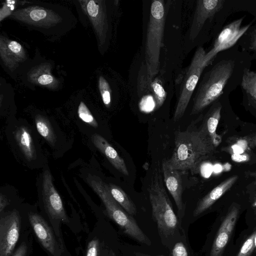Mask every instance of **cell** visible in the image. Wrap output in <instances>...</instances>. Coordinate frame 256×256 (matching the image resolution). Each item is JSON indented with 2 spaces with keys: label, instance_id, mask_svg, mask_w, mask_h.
<instances>
[{
  "label": "cell",
  "instance_id": "obj_2",
  "mask_svg": "<svg viewBox=\"0 0 256 256\" xmlns=\"http://www.w3.org/2000/svg\"><path fill=\"white\" fill-rule=\"evenodd\" d=\"M148 190L152 216L162 240H170L178 232L180 222L164 187L162 176L154 171Z\"/></svg>",
  "mask_w": 256,
  "mask_h": 256
},
{
  "label": "cell",
  "instance_id": "obj_34",
  "mask_svg": "<svg viewBox=\"0 0 256 256\" xmlns=\"http://www.w3.org/2000/svg\"><path fill=\"white\" fill-rule=\"evenodd\" d=\"M246 139L251 146L256 147V133L246 136Z\"/></svg>",
  "mask_w": 256,
  "mask_h": 256
},
{
  "label": "cell",
  "instance_id": "obj_15",
  "mask_svg": "<svg viewBox=\"0 0 256 256\" xmlns=\"http://www.w3.org/2000/svg\"><path fill=\"white\" fill-rule=\"evenodd\" d=\"M162 170L166 186L174 200L179 216L182 218L184 215V207L182 199V182L179 171L172 168L166 160L163 162Z\"/></svg>",
  "mask_w": 256,
  "mask_h": 256
},
{
  "label": "cell",
  "instance_id": "obj_9",
  "mask_svg": "<svg viewBox=\"0 0 256 256\" xmlns=\"http://www.w3.org/2000/svg\"><path fill=\"white\" fill-rule=\"evenodd\" d=\"M42 196L44 206L49 215L54 219L68 222V218L61 198L56 189L52 178L48 170L43 174Z\"/></svg>",
  "mask_w": 256,
  "mask_h": 256
},
{
  "label": "cell",
  "instance_id": "obj_10",
  "mask_svg": "<svg viewBox=\"0 0 256 256\" xmlns=\"http://www.w3.org/2000/svg\"><path fill=\"white\" fill-rule=\"evenodd\" d=\"M242 20V18L234 20L222 30L216 39L213 48L205 55L204 64L206 67L212 62L219 52L234 44L248 28L249 25L240 28Z\"/></svg>",
  "mask_w": 256,
  "mask_h": 256
},
{
  "label": "cell",
  "instance_id": "obj_36",
  "mask_svg": "<svg viewBox=\"0 0 256 256\" xmlns=\"http://www.w3.org/2000/svg\"><path fill=\"white\" fill-rule=\"evenodd\" d=\"M250 200L252 206V208H256V191L251 192Z\"/></svg>",
  "mask_w": 256,
  "mask_h": 256
},
{
  "label": "cell",
  "instance_id": "obj_1",
  "mask_svg": "<svg viewBox=\"0 0 256 256\" xmlns=\"http://www.w3.org/2000/svg\"><path fill=\"white\" fill-rule=\"evenodd\" d=\"M174 144L168 163L178 171L190 170L193 174L199 172L202 163L212 158L216 150L204 124L198 130L177 132Z\"/></svg>",
  "mask_w": 256,
  "mask_h": 256
},
{
  "label": "cell",
  "instance_id": "obj_31",
  "mask_svg": "<svg viewBox=\"0 0 256 256\" xmlns=\"http://www.w3.org/2000/svg\"><path fill=\"white\" fill-rule=\"evenodd\" d=\"M27 246L24 242H22L18 248L12 256H26Z\"/></svg>",
  "mask_w": 256,
  "mask_h": 256
},
{
  "label": "cell",
  "instance_id": "obj_4",
  "mask_svg": "<svg viewBox=\"0 0 256 256\" xmlns=\"http://www.w3.org/2000/svg\"><path fill=\"white\" fill-rule=\"evenodd\" d=\"M165 19L164 1L153 0L150 6L145 47V60L148 82L153 79L160 70V50L162 46Z\"/></svg>",
  "mask_w": 256,
  "mask_h": 256
},
{
  "label": "cell",
  "instance_id": "obj_21",
  "mask_svg": "<svg viewBox=\"0 0 256 256\" xmlns=\"http://www.w3.org/2000/svg\"><path fill=\"white\" fill-rule=\"evenodd\" d=\"M108 186L110 194L116 202L130 215H136V206L124 191L113 184H109Z\"/></svg>",
  "mask_w": 256,
  "mask_h": 256
},
{
  "label": "cell",
  "instance_id": "obj_30",
  "mask_svg": "<svg viewBox=\"0 0 256 256\" xmlns=\"http://www.w3.org/2000/svg\"><path fill=\"white\" fill-rule=\"evenodd\" d=\"M38 75L37 82L41 85L50 86L54 82V78L48 72H44L43 74H38Z\"/></svg>",
  "mask_w": 256,
  "mask_h": 256
},
{
  "label": "cell",
  "instance_id": "obj_28",
  "mask_svg": "<svg viewBox=\"0 0 256 256\" xmlns=\"http://www.w3.org/2000/svg\"><path fill=\"white\" fill-rule=\"evenodd\" d=\"M172 256H190L186 245L182 241L178 242L172 250Z\"/></svg>",
  "mask_w": 256,
  "mask_h": 256
},
{
  "label": "cell",
  "instance_id": "obj_32",
  "mask_svg": "<svg viewBox=\"0 0 256 256\" xmlns=\"http://www.w3.org/2000/svg\"><path fill=\"white\" fill-rule=\"evenodd\" d=\"M247 173L248 176L252 178L254 180L252 182L248 185V188L250 192L256 191V171L249 172Z\"/></svg>",
  "mask_w": 256,
  "mask_h": 256
},
{
  "label": "cell",
  "instance_id": "obj_17",
  "mask_svg": "<svg viewBox=\"0 0 256 256\" xmlns=\"http://www.w3.org/2000/svg\"><path fill=\"white\" fill-rule=\"evenodd\" d=\"M238 179V176H232L214 188L198 202L193 212L194 216H198L208 210L217 200L230 190Z\"/></svg>",
  "mask_w": 256,
  "mask_h": 256
},
{
  "label": "cell",
  "instance_id": "obj_27",
  "mask_svg": "<svg viewBox=\"0 0 256 256\" xmlns=\"http://www.w3.org/2000/svg\"><path fill=\"white\" fill-rule=\"evenodd\" d=\"M255 233H252L248 236L242 244L237 256H250L254 248Z\"/></svg>",
  "mask_w": 256,
  "mask_h": 256
},
{
  "label": "cell",
  "instance_id": "obj_23",
  "mask_svg": "<svg viewBox=\"0 0 256 256\" xmlns=\"http://www.w3.org/2000/svg\"><path fill=\"white\" fill-rule=\"evenodd\" d=\"M241 84L243 89L256 103V72L246 69Z\"/></svg>",
  "mask_w": 256,
  "mask_h": 256
},
{
  "label": "cell",
  "instance_id": "obj_19",
  "mask_svg": "<svg viewBox=\"0 0 256 256\" xmlns=\"http://www.w3.org/2000/svg\"><path fill=\"white\" fill-rule=\"evenodd\" d=\"M15 138L26 158L30 161L35 157V148L32 137L24 126L18 128L15 132Z\"/></svg>",
  "mask_w": 256,
  "mask_h": 256
},
{
  "label": "cell",
  "instance_id": "obj_6",
  "mask_svg": "<svg viewBox=\"0 0 256 256\" xmlns=\"http://www.w3.org/2000/svg\"><path fill=\"white\" fill-rule=\"evenodd\" d=\"M206 54L204 48L199 46L187 69L173 116L174 122L184 116L201 74L206 68L204 64Z\"/></svg>",
  "mask_w": 256,
  "mask_h": 256
},
{
  "label": "cell",
  "instance_id": "obj_26",
  "mask_svg": "<svg viewBox=\"0 0 256 256\" xmlns=\"http://www.w3.org/2000/svg\"><path fill=\"white\" fill-rule=\"evenodd\" d=\"M98 88L104 104L109 106L111 102V90L108 83L102 76L99 77Z\"/></svg>",
  "mask_w": 256,
  "mask_h": 256
},
{
  "label": "cell",
  "instance_id": "obj_40",
  "mask_svg": "<svg viewBox=\"0 0 256 256\" xmlns=\"http://www.w3.org/2000/svg\"><path fill=\"white\" fill-rule=\"evenodd\" d=\"M255 30H256V28H255Z\"/></svg>",
  "mask_w": 256,
  "mask_h": 256
},
{
  "label": "cell",
  "instance_id": "obj_11",
  "mask_svg": "<svg viewBox=\"0 0 256 256\" xmlns=\"http://www.w3.org/2000/svg\"><path fill=\"white\" fill-rule=\"evenodd\" d=\"M104 0L80 1L92 24L100 43L104 44L108 30V18Z\"/></svg>",
  "mask_w": 256,
  "mask_h": 256
},
{
  "label": "cell",
  "instance_id": "obj_8",
  "mask_svg": "<svg viewBox=\"0 0 256 256\" xmlns=\"http://www.w3.org/2000/svg\"><path fill=\"white\" fill-rule=\"evenodd\" d=\"M20 218L14 210L0 220V256H10L18 240Z\"/></svg>",
  "mask_w": 256,
  "mask_h": 256
},
{
  "label": "cell",
  "instance_id": "obj_35",
  "mask_svg": "<svg viewBox=\"0 0 256 256\" xmlns=\"http://www.w3.org/2000/svg\"><path fill=\"white\" fill-rule=\"evenodd\" d=\"M8 204V202L7 198L1 194L0 196V211L1 212Z\"/></svg>",
  "mask_w": 256,
  "mask_h": 256
},
{
  "label": "cell",
  "instance_id": "obj_14",
  "mask_svg": "<svg viewBox=\"0 0 256 256\" xmlns=\"http://www.w3.org/2000/svg\"><path fill=\"white\" fill-rule=\"evenodd\" d=\"M29 221L44 248L54 256H59L60 254V246L46 220L38 214H31L29 216Z\"/></svg>",
  "mask_w": 256,
  "mask_h": 256
},
{
  "label": "cell",
  "instance_id": "obj_22",
  "mask_svg": "<svg viewBox=\"0 0 256 256\" xmlns=\"http://www.w3.org/2000/svg\"><path fill=\"white\" fill-rule=\"evenodd\" d=\"M36 125L38 133L50 144H54L55 136L47 119L42 116L36 117Z\"/></svg>",
  "mask_w": 256,
  "mask_h": 256
},
{
  "label": "cell",
  "instance_id": "obj_24",
  "mask_svg": "<svg viewBox=\"0 0 256 256\" xmlns=\"http://www.w3.org/2000/svg\"><path fill=\"white\" fill-rule=\"evenodd\" d=\"M152 90L155 98L156 108H160L166 98V93L160 82L155 80L151 83Z\"/></svg>",
  "mask_w": 256,
  "mask_h": 256
},
{
  "label": "cell",
  "instance_id": "obj_16",
  "mask_svg": "<svg viewBox=\"0 0 256 256\" xmlns=\"http://www.w3.org/2000/svg\"><path fill=\"white\" fill-rule=\"evenodd\" d=\"M0 55L4 64L11 71L26 60L24 48L18 42L0 36Z\"/></svg>",
  "mask_w": 256,
  "mask_h": 256
},
{
  "label": "cell",
  "instance_id": "obj_12",
  "mask_svg": "<svg viewBox=\"0 0 256 256\" xmlns=\"http://www.w3.org/2000/svg\"><path fill=\"white\" fill-rule=\"evenodd\" d=\"M240 212L239 206H233L224 216L214 240L210 256H221L231 236Z\"/></svg>",
  "mask_w": 256,
  "mask_h": 256
},
{
  "label": "cell",
  "instance_id": "obj_25",
  "mask_svg": "<svg viewBox=\"0 0 256 256\" xmlns=\"http://www.w3.org/2000/svg\"><path fill=\"white\" fill-rule=\"evenodd\" d=\"M78 116L80 120L96 128L98 124L85 104L81 102L78 110Z\"/></svg>",
  "mask_w": 256,
  "mask_h": 256
},
{
  "label": "cell",
  "instance_id": "obj_38",
  "mask_svg": "<svg viewBox=\"0 0 256 256\" xmlns=\"http://www.w3.org/2000/svg\"><path fill=\"white\" fill-rule=\"evenodd\" d=\"M254 246H255V248H256V232L255 233V236H254Z\"/></svg>",
  "mask_w": 256,
  "mask_h": 256
},
{
  "label": "cell",
  "instance_id": "obj_33",
  "mask_svg": "<svg viewBox=\"0 0 256 256\" xmlns=\"http://www.w3.org/2000/svg\"><path fill=\"white\" fill-rule=\"evenodd\" d=\"M250 48L256 55V30L254 29L250 36Z\"/></svg>",
  "mask_w": 256,
  "mask_h": 256
},
{
  "label": "cell",
  "instance_id": "obj_7",
  "mask_svg": "<svg viewBox=\"0 0 256 256\" xmlns=\"http://www.w3.org/2000/svg\"><path fill=\"white\" fill-rule=\"evenodd\" d=\"M12 16L24 24L40 28H50L63 20L57 12L40 6H30L14 11Z\"/></svg>",
  "mask_w": 256,
  "mask_h": 256
},
{
  "label": "cell",
  "instance_id": "obj_39",
  "mask_svg": "<svg viewBox=\"0 0 256 256\" xmlns=\"http://www.w3.org/2000/svg\"><path fill=\"white\" fill-rule=\"evenodd\" d=\"M142 256H149V255H147V254H142ZM162 256V255H158V256Z\"/></svg>",
  "mask_w": 256,
  "mask_h": 256
},
{
  "label": "cell",
  "instance_id": "obj_20",
  "mask_svg": "<svg viewBox=\"0 0 256 256\" xmlns=\"http://www.w3.org/2000/svg\"><path fill=\"white\" fill-rule=\"evenodd\" d=\"M222 106L218 102L212 108L208 113L204 126L207 132L216 147L221 142L222 138L216 133V130L221 116Z\"/></svg>",
  "mask_w": 256,
  "mask_h": 256
},
{
  "label": "cell",
  "instance_id": "obj_13",
  "mask_svg": "<svg viewBox=\"0 0 256 256\" xmlns=\"http://www.w3.org/2000/svg\"><path fill=\"white\" fill-rule=\"evenodd\" d=\"M223 0H199L197 1L194 18L190 27L189 36L194 40L208 19H210L222 8Z\"/></svg>",
  "mask_w": 256,
  "mask_h": 256
},
{
  "label": "cell",
  "instance_id": "obj_37",
  "mask_svg": "<svg viewBox=\"0 0 256 256\" xmlns=\"http://www.w3.org/2000/svg\"><path fill=\"white\" fill-rule=\"evenodd\" d=\"M142 168L146 170H148V164L147 162H145L143 165Z\"/></svg>",
  "mask_w": 256,
  "mask_h": 256
},
{
  "label": "cell",
  "instance_id": "obj_3",
  "mask_svg": "<svg viewBox=\"0 0 256 256\" xmlns=\"http://www.w3.org/2000/svg\"><path fill=\"white\" fill-rule=\"evenodd\" d=\"M87 181L104 203L108 216L120 228L123 232L136 242L148 246L151 242L140 229L134 218L114 198L108 184L98 177L89 176Z\"/></svg>",
  "mask_w": 256,
  "mask_h": 256
},
{
  "label": "cell",
  "instance_id": "obj_5",
  "mask_svg": "<svg viewBox=\"0 0 256 256\" xmlns=\"http://www.w3.org/2000/svg\"><path fill=\"white\" fill-rule=\"evenodd\" d=\"M234 67L232 60H222L204 74L194 98L191 114L200 112L220 97L233 72Z\"/></svg>",
  "mask_w": 256,
  "mask_h": 256
},
{
  "label": "cell",
  "instance_id": "obj_18",
  "mask_svg": "<svg viewBox=\"0 0 256 256\" xmlns=\"http://www.w3.org/2000/svg\"><path fill=\"white\" fill-rule=\"evenodd\" d=\"M92 141L94 146L124 176L129 175L124 160L104 138L98 134H95L92 136Z\"/></svg>",
  "mask_w": 256,
  "mask_h": 256
},
{
  "label": "cell",
  "instance_id": "obj_29",
  "mask_svg": "<svg viewBox=\"0 0 256 256\" xmlns=\"http://www.w3.org/2000/svg\"><path fill=\"white\" fill-rule=\"evenodd\" d=\"M100 243L98 239L90 240L88 246L86 256H99Z\"/></svg>",
  "mask_w": 256,
  "mask_h": 256
}]
</instances>
